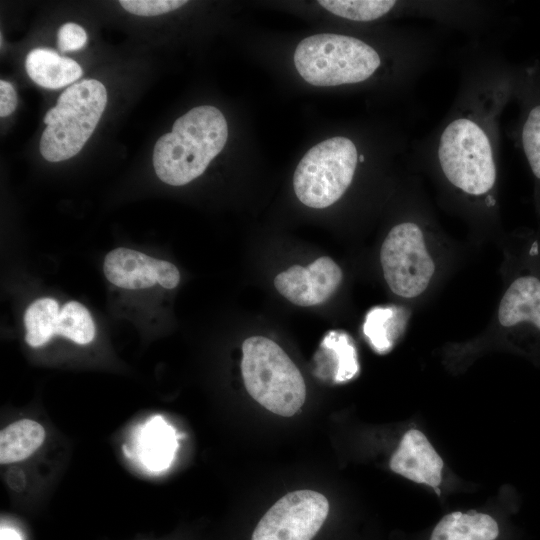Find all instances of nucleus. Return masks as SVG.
Masks as SVG:
<instances>
[{"mask_svg":"<svg viewBox=\"0 0 540 540\" xmlns=\"http://www.w3.org/2000/svg\"><path fill=\"white\" fill-rule=\"evenodd\" d=\"M459 83L445 116L413 142V161L470 207L495 206L500 117L514 96L516 73L496 47L473 39L458 53Z\"/></svg>","mask_w":540,"mask_h":540,"instance_id":"nucleus-1","label":"nucleus"},{"mask_svg":"<svg viewBox=\"0 0 540 540\" xmlns=\"http://www.w3.org/2000/svg\"><path fill=\"white\" fill-rule=\"evenodd\" d=\"M227 138V122L219 109L192 108L174 122L171 132L157 140L153 151L156 175L172 186L191 182L222 151Z\"/></svg>","mask_w":540,"mask_h":540,"instance_id":"nucleus-2","label":"nucleus"},{"mask_svg":"<svg viewBox=\"0 0 540 540\" xmlns=\"http://www.w3.org/2000/svg\"><path fill=\"white\" fill-rule=\"evenodd\" d=\"M293 59L301 77L315 86L365 83L385 65L373 44L356 36L331 33L303 39Z\"/></svg>","mask_w":540,"mask_h":540,"instance_id":"nucleus-3","label":"nucleus"},{"mask_svg":"<svg viewBox=\"0 0 540 540\" xmlns=\"http://www.w3.org/2000/svg\"><path fill=\"white\" fill-rule=\"evenodd\" d=\"M241 372L250 396L280 416H293L304 404V379L284 350L273 340L252 336L242 344Z\"/></svg>","mask_w":540,"mask_h":540,"instance_id":"nucleus-4","label":"nucleus"},{"mask_svg":"<svg viewBox=\"0 0 540 540\" xmlns=\"http://www.w3.org/2000/svg\"><path fill=\"white\" fill-rule=\"evenodd\" d=\"M107 103L105 86L84 79L63 91L45 117L40 140L41 155L50 162L75 156L95 130Z\"/></svg>","mask_w":540,"mask_h":540,"instance_id":"nucleus-5","label":"nucleus"},{"mask_svg":"<svg viewBox=\"0 0 540 540\" xmlns=\"http://www.w3.org/2000/svg\"><path fill=\"white\" fill-rule=\"evenodd\" d=\"M366 155L349 137L336 136L312 147L299 162L293 177L298 199L311 208L337 202L352 184Z\"/></svg>","mask_w":540,"mask_h":540,"instance_id":"nucleus-6","label":"nucleus"},{"mask_svg":"<svg viewBox=\"0 0 540 540\" xmlns=\"http://www.w3.org/2000/svg\"><path fill=\"white\" fill-rule=\"evenodd\" d=\"M380 261L389 288L403 298L422 294L435 271L422 226L414 218L403 220L389 230L381 246Z\"/></svg>","mask_w":540,"mask_h":540,"instance_id":"nucleus-7","label":"nucleus"},{"mask_svg":"<svg viewBox=\"0 0 540 540\" xmlns=\"http://www.w3.org/2000/svg\"><path fill=\"white\" fill-rule=\"evenodd\" d=\"M330 512L327 498L298 490L276 501L256 522L249 540H316Z\"/></svg>","mask_w":540,"mask_h":540,"instance_id":"nucleus-8","label":"nucleus"},{"mask_svg":"<svg viewBox=\"0 0 540 540\" xmlns=\"http://www.w3.org/2000/svg\"><path fill=\"white\" fill-rule=\"evenodd\" d=\"M103 271L110 283L128 290L145 289L156 284L173 289L180 281L179 270L174 264L124 247L116 248L105 256Z\"/></svg>","mask_w":540,"mask_h":540,"instance_id":"nucleus-9","label":"nucleus"},{"mask_svg":"<svg viewBox=\"0 0 540 540\" xmlns=\"http://www.w3.org/2000/svg\"><path fill=\"white\" fill-rule=\"evenodd\" d=\"M341 281V268L333 259L323 256L307 267L294 265L279 273L274 285L293 304L308 307L326 301Z\"/></svg>","mask_w":540,"mask_h":540,"instance_id":"nucleus-10","label":"nucleus"},{"mask_svg":"<svg viewBox=\"0 0 540 540\" xmlns=\"http://www.w3.org/2000/svg\"><path fill=\"white\" fill-rule=\"evenodd\" d=\"M393 472L437 489L441 483L443 461L419 430L407 431L390 460Z\"/></svg>","mask_w":540,"mask_h":540,"instance_id":"nucleus-11","label":"nucleus"},{"mask_svg":"<svg viewBox=\"0 0 540 540\" xmlns=\"http://www.w3.org/2000/svg\"><path fill=\"white\" fill-rule=\"evenodd\" d=\"M498 321L502 327L526 329L540 336V276L525 273L510 283L501 298Z\"/></svg>","mask_w":540,"mask_h":540,"instance_id":"nucleus-12","label":"nucleus"},{"mask_svg":"<svg viewBox=\"0 0 540 540\" xmlns=\"http://www.w3.org/2000/svg\"><path fill=\"white\" fill-rule=\"evenodd\" d=\"M25 66L28 76L39 86L48 89L64 87L82 75V68L75 60L45 48L29 52Z\"/></svg>","mask_w":540,"mask_h":540,"instance_id":"nucleus-13","label":"nucleus"},{"mask_svg":"<svg viewBox=\"0 0 540 540\" xmlns=\"http://www.w3.org/2000/svg\"><path fill=\"white\" fill-rule=\"evenodd\" d=\"M498 534V524L490 515L456 511L438 522L430 540H495Z\"/></svg>","mask_w":540,"mask_h":540,"instance_id":"nucleus-14","label":"nucleus"},{"mask_svg":"<svg viewBox=\"0 0 540 540\" xmlns=\"http://www.w3.org/2000/svg\"><path fill=\"white\" fill-rule=\"evenodd\" d=\"M407 322L405 311L396 306H378L372 308L366 315L363 331L372 348L380 353L389 352Z\"/></svg>","mask_w":540,"mask_h":540,"instance_id":"nucleus-15","label":"nucleus"},{"mask_svg":"<svg viewBox=\"0 0 540 540\" xmlns=\"http://www.w3.org/2000/svg\"><path fill=\"white\" fill-rule=\"evenodd\" d=\"M45 430L36 421L23 419L0 433V462L14 463L32 455L44 442Z\"/></svg>","mask_w":540,"mask_h":540,"instance_id":"nucleus-16","label":"nucleus"},{"mask_svg":"<svg viewBox=\"0 0 540 540\" xmlns=\"http://www.w3.org/2000/svg\"><path fill=\"white\" fill-rule=\"evenodd\" d=\"M515 92L526 100L518 141L535 180L540 183V97L533 95L530 103L516 85Z\"/></svg>","mask_w":540,"mask_h":540,"instance_id":"nucleus-17","label":"nucleus"},{"mask_svg":"<svg viewBox=\"0 0 540 540\" xmlns=\"http://www.w3.org/2000/svg\"><path fill=\"white\" fill-rule=\"evenodd\" d=\"M60 312L58 302L49 297L31 303L24 313L25 341L31 347H41L55 336Z\"/></svg>","mask_w":540,"mask_h":540,"instance_id":"nucleus-18","label":"nucleus"},{"mask_svg":"<svg viewBox=\"0 0 540 540\" xmlns=\"http://www.w3.org/2000/svg\"><path fill=\"white\" fill-rule=\"evenodd\" d=\"M322 349L333 361V380L342 383L354 378L359 371L357 352L352 338L343 331L329 332Z\"/></svg>","mask_w":540,"mask_h":540,"instance_id":"nucleus-19","label":"nucleus"},{"mask_svg":"<svg viewBox=\"0 0 540 540\" xmlns=\"http://www.w3.org/2000/svg\"><path fill=\"white\" fill-rule=\"evenodd\" d=\"M176 449L174 430L159 417L150 422L143 434L144 461L152 469L166 468Z\"/></svg>","mask_w":540,"mask_h":540,"instance_id":"nucleus-20","label":"nucleus"},{"mask_svg":"<svg viewBox=\"0 0 540 540\" xmlns=\"http://www.w3.org/2000/svg\"><path fill=\"white\" fill-rule=\"evenodd\" d=\"M95 324L88 309L77 301L66 303L58 315L55 335L86 345L95 338Z\"/></svg>","mask_w":540,"mask_h":540,"instance_id":"nucleus-21","label":"nucleus"},{"mask_svg":"<svg viewBox=\"0 0 540 540\" xmlns=\"http://www.w3.org/2000/svg\"><path fill=\"white\" fill-rule=\"evenodd\" d=\"M394 0H320L329 12L354 22H372L389 13Z\"/></svg>","mask_w":540,"mask_h":540,"instance_id":"nucleus-22","label":"nucleus"},{"mask_svg":"<svg viewBox=\"0 0 540 540\" xmlns=\"http://www.w3.org/2000/svg\"><path fill=\"white\" fill-rule=\"evenodd\" d=\"M121 6L139 16H156L176 10L187 3L185 0H121Z\"/></svg>","mask_w":540,"mask_h":540,"instance_id":"nucleus-23","label":"nucleus"},{"mask_svg":"<svg viewBox=\"0 0 540 540\" xmlns=\"http://www.w3.org/2000/svg\"><path fill=\"white\" fill-rule=\"evenodd\" d=\"M57 42L62 52L77 51L85 46L87 34L80 25L68 22L59 28Z\"/></svg>","mask_w":540,"mask_h":540,"instance_id":"nucleus-24","label":"nucleus"},{"mask_svg":"<svg viewBox=\"0 0 540 540\" xmlns=\"http://www.w3.org/2000/svg\"><path fill=\"white\" fill-rule=\"evenodd\" d=\"M17 106V94L14 86L4 80L0 81V116L6 117L14 112Z\"/></svg>","mask_w":540,"mask_h":540,"instance_id":"nucleus-25","label":"nucleus"},{"mask_svg":"<svg viewBox=\"0 0 540 540\" xmlns=\"http://www.w3.org/2000/svg\"><path fill=\"white\" fill-rule=\"evenodd\" d=\"M1 540H21L20 535L13 529L1 528Z\"/></svg>","mask_w":540,"mask_h":540,"instance_id":"nucleus-26","label":"nucleus"}]
</instances>
